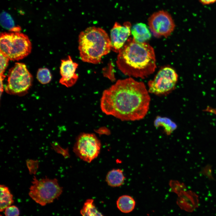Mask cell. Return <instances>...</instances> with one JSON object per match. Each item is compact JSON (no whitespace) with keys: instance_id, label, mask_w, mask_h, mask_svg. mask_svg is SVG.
<instances>
[{"instance_id":"cell-1","label":"cell","mask_w":216,"mask_h":216,"mask_svg":"<svg viewBox=\"0 0 216 216\" xmlns=\"http://www.w3.org/2000/svg\"><path fill=\"white\" fill-rule=\"evenodd\" d=\"M150 98L142 82L131 78L119 80L104 90L100 106L106 114L122 121L139 120L146 115Z\"/></svg>"},{"instance_id":"cell-2","label":"cell","mask_w":216,"mask_h":216,"mask_svg":"<svg viewBox=\"0 0 216 216\" xmlns=\"http://www.w3.org/2000/svg\"><path fill=\"white\" fill-rule=\"evenodd\" d=\"M118 53L117 65L126 75L144 78L155 70L154 50L146 42H139L130 38Z\"/></svg>"},{"instance_id":"cell-3","label":"cell","mask_w":216,"mask_h":216,"mask_svg":"<svg viewBox=\"0 0 216 216\" xmlns=\"http://www.w3.org/2000/svg\"><path fill=\"white\" fill-rule=\"evenodd\" d=\"M78 42L80 57L85 62L98 64L111 50L110 39L106 31L99 27H90L82 32Z\"/></svg>"},{"instance_id":"cell-4","label":"cell","mask_w":216,"mask_h":216,"mask_svg":"<svg viewBox=\"0 0 216 216\" xmlns=\"http://www.w3.org/2000/svg\"><path fill=\"white\" fill-rule=\"evenodd\" d=\"M32 44L28 37L18 32L2 33L0 37V52L9 59L18 61L31 52Z\"/></svg>"},{"instance_id":"cell-5","label":"cell","mask_w":216,"mask_h":216,"mask_svg":"<svg viewBox=\"0 0 216 216\" xmlns=\"http://www.w3.org/2000/svg\"><path fill=\"white\" fill-rule=\"evenodd\" d=\"M32 185L29 188V195L36 202L42 206L52 202L62 194L63 188L56 178L50 179L46 176L38 179L34 176Z\"/></svg>"},{"instance_id":"cell-6","label":"cell","mask_w":216,"mask_h":216,"mask_svg":"<svg viewBox=\"0 0 216 216\" xmlns=\"http://www.w3.org/2000/svg\"><path fill=\"white\" fill-rule=\"evenodd\" d=\"M32 80V76L26 65L16 63L9 71L5 90L10 94H24L31 86Z\"/></svg>"},{"instance_id":"cell-7","label":"cell","mask_w":216,"mask_h":216,"mask_svg":"<svg viewBox=\"0 0 216 216\" xmlns=\"http://www.w3.org/2000/svg\"><path fill=\"white\" fill-rule=\"evenodd\" d=\"M100 148V141L95 134L83 133L78 137L73 151L81 159L90 163L98 156Z\"/></svg>"},{"instance_id":"cell-8","label":"cell","mask_w":216,"mask_h":216,"mask_svg":"<svg viewBox=\"0 0 216 216\" xmlns=\"http://www.w3.org/2000/svg\"><path fill=\"white\" fill-rule=\"evenodd\" d=\"M178 78L174 69L164 68L159 71L153 80L148 82V91L157 95L167 94L175 88Z\"/></svg>"},{"instance_id":"cell-9","label":"cell","mask_w":216,"mask_h":216,"mask_svg":"<svg viewBox=\"0 0 216 216\" xmlns=\"http://www.w3.org/2000/svg\"><path fill=\"white\" fill-rule=\"evenodd\" d=\"M148 24L150 30L157 37H167L172 32L175 27L170 15L164 10L152 14L148 19Z\"/></svg>"},{"instance_id":"cell-10","label":"cell","mask_w":216,"mask_h":216,"mask_svg":"<svg viewBox=\"0 0 216 216\" xmlns=\"http://www.w3.org/2000/svg\"><path fill=\"white\" fill-rule=\"evenodd\" d=\"M131 24L125 22L123 26L116 22L110 31V40L112 50L118 52L125 44L131 33Z\"/></svg>"},{"instance_id":"cell-11","label":"cell","mask_w":216,"mask_h":216,"mask_svg":"<svg viewBox=\"0 0 216 216\" xmlns=\"http://www.w3.org/2000/svg\"><path fill=\"white\" fill-rule=\"evenodd\" d=\"M78 64L73 61L69 56L66 59L62 60L60 66L61 78L59 82L67 87L73 86L76 82L78 76L76 73Z\"/></svg>"},{"instance_id":"cell-12","label":"cell","mask_w":216,"mask_h":216,"mask_svg":"<svg viewBox=\"0 0 216 216\" xmlns=\"http://www.w3.org/2000/svg\"><path fill=\"white\" fill-rule=\"evenodd\" d=\"M178 204L182 209L192 212L197 208L199 204L198 195L191 190H186L178 194Z\"/></svg>"},{"instance_id":"cell-13","label":"cell","mask_w":216,"mask_h":216,"mask_svg":"<svg viewBox=\"0 0 216 216\" xmlns=\"http://www.w3.org/2000/svg\"><path fill=\"white\" fill-rule=\"evenodd\" d=\"M133 38L139 42H144L149 39L151 33L146 25L142 23L134 25L131 30Z\"/></svg>"},{"instance_id":"cell-14","label":"cell","mask_w":216,"mask_h":216,"mask_svg":"<svg viewBox=\"0 0 216 216\" xmlns=\"http://www.w3.org/2000/svg\"><path fill=\"white\" fill-rule=\"evenodd\" d=\"M125 178L122 170L114 169L110 171L107 173L106 181L110 186L117 187L121 186L123 184Z\"/></svg>"},{"instance_id":"cell-15","label":"cell","mask_w":216,"mask_h":216,"mask_svg":"<svg viewBox=\"0 0 216 216\" xmlns=\"http://www.w3.org/2000/svg\"><path fill=\"white\" fill-rule=\"evenodd\" d=\"M135 204L136 202L134 199L127 195L119 197L116 202L117 206L118 209L122 212L126 213L133 211Z\"/></svg>"},{"instance_id":"cell-16","label":"cell","mask_w":216,"mask_h":216,"mask_svg":"<svg viewBox=\"0 0 216 216\" xmlns=\"http://www.w3.org/2000/svg\"><path fill=\"white\" fill-rule=\"evenodd\" d=\"M0 211L3 212L6 208L12 204L14 201L13 195L8 187L1 184L0 187Z\"/></svg>"},{"instance_id":"cell-17","label":"cell","mask_w":216,"mask_h":216,"mask_svg":"<svg viewBox=\"0 0 216 216\" xmlns=\"http://www.w3.org/2000/svg\"><path fill=\"white\" fill-rule=\"evenodd\" d=\"M80 214L83 216H103L97 210L92 199L87 200L80 210Z\"/></svg>"},{"instance_id":"cell-18","label":"cell","mask_w":216,"mask_h":216,"mask_svg":"<svg viewBox=\"0 0 216 216\" xmlns=\"http://www.w3.org/2000/svg\"><path fill=\"white\" fill-rule=\"evenodd\" d=\"M37 78L39 82L42 84H46L51 80L52 76L48 69L46 68L38 69L37 74Z\"/></svg>"},{"instance_id":"cell-19","label":"cell","mask_w":216,"mask_h":216,"mask_svg":"<svg viewBox=\"0 0 216 216\" xmlns=\"http://www.w3.org/2000/svg\"><path fill=\"white\" fill-rule=\"evenodd\" d=\"M0 75H4L5 70L7 67L9 60L8 57L6 55L0 52Z\"/></svg>"},{"instance_id":"cell-20","label":"cell","mask_w":216,"mask_h":216,"mask_svg":"<svg viewBox=\"0 0 216 216\" xmlns=\"http://www.w3.org/2000/svg\"><path fill=\"white\" fill-rule=\"evenodd\" d=\"M26 164L31 174H35L38 168L39 162L37 160H28L26 161Z\"/></svg>"},{"instance_id":"cell-21","label":"cell","mask_w":216,"mask_h":216,"mask_svg":"<svg viewBox=\"0 0 216 216\" xmlns=\"http://www.w3.org/2000/svg\"><path fill=\"white\" fill-rule=\"evenodd\" d=\"M200 172L209 180H214L212 173V168L211 165L207 164L202 168Z\"/></svg>"},{"instance_id":"cell-22","label":"cell","mask_w":216,"mask_h":216,"mask_svg":"<svg viewBox=\"0 0 216 216\" xmlns=\"http://www.w3.org/2000/svg\"><path fill=\"white\" fill-rule=\"evenodd\" d=\"M4 210V214L6 216H18L20 215L19 208L14 205L8 207Z\"/></svg>"},{"instance_id":"cell-23","label":"cell","mask_w":216,"mask_h":216,"mask_svg":"<svg viewBox=\"0 0 216 216\" xmlns=\"http://www.w3.org/2000/svg\"><path fill=\"white\" fill-rule=\"evenodd\" d=\"M200 2L203 4H209L216 2V0H199Z\"/></svg>"}]
</instances>
